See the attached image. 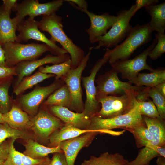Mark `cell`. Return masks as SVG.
Segmentation results:
<instances>
[{"label":"cell","instance_id":"cell-35","mask_svg":"<svg viewBox=\"0 0 165 165\" xmlns=\"http://www.w3.org/2000/svg\"><path fill=\"white\" fill-rule=\"evenodd\" d=\"M157 42L151 50L148 56L153 60L160 57L165 52V35L164 33H157L155 35Z\"/></svg>","mask_w":165,"mask_h":165},{"label":"cell","instance_id":"cell-4","mask_svg":"<svg viewBox=\"0 0 165 165\" xmlns=\"http://www.w3.org/2000/svg\"><path fill=\"white\" fill-rule=\"evenodd\" d=\"M136 4L132 5L128 9H121L117 14L118 19L109 30L104 35L98 38L97 46L90 48L99 49L102 47L108 48L116 46L127 36L133 28L130 22L132 17L137 12Z\"/></svg>","mask_w":165,"mask_h":165},{"label":"cell","instance_id":"cell-17","mask_svg":"<svg viewBox=\"0 0 165 165\" xmlns=\"http://www.w3.org/2000/svg\"><path fill=\"white\" fill-rule=\"evenodd\" d=\"M71 58L67 53L59 56L49 54L41 59L21 62L15 66L17 78L15 87L25 77L31 75L36 69L48 64H54L62 63Z\"/></svg>","mask_w":165,"mask_h":165},{"label":"cell","instance_id":"cell-44","mask_svg":"<svg viewBox=\"0 0 165 165\" xmlns=\"http://www.w3.org/2000/svg\"><path fill=\"white\" fill-rule=\"evenodd\" d=\"M2 5L6 9L11 11L13 10L17 3L16 0H3Z\"/></svg>","mask_w":165,"mask_h":165},{"label":"cell","instance_id":"cell-19","mask_svg":"<svg viewBox=\"0 0 165 165\" xmlns=\"http://www.w3.org/2000/svg\"><path fill=\"white\" fill-rule=\"evenodd\" d=\"M11 11L0 6V42L3 45L10 41L18 42L16 31L19 24L16 18L10 17Z\"/></svg>","mask_w":165,"mask_h":165},{"label":"cell","instance_id":"cell-36","mask_svg":"<svg viewBox=\"0 0 165 165\" xmlns=\"http://www.w3.org/2000/svg\"><path fill=\"white\" fill-rule=\"evenodd\" d=\"M16 138H12L10 142L8 155L4 165H23L21 153L16 150L14 145Z\"/></svg>","mask_w":165,"mask_h":165},{"label":"cell","instance_id":"cell-25","mask_svg":"<svg viewBox=\"0 0 165 165\" xmlns=\"http://www.w3.org/2000/svg\"><path fill=\"white\" fill-rule=\"evenodd\" d=\"M128 161L120 153H109L106 152L99 156H91L89 159L85 160L81 165H124Z\"/></svg>","mask_w":165,"mask_h":165},{"label":"cell","instance_id":"cell-24","mask_svg":"<svg viewBox=\"0 0 165 165\" xmlns=\"http://www.w3.org/2000/svg\"><path fill=\"white\" fill-rule=\"evenodd\" d=\"M24 145L25 150L23 154L34 159L42 158L51 153L63 152L59 145L54 147H47L31 139L27 140Z\"/></svg>","mask_w":165,"mask_h":165},{"label":"cell","instance_id":"cell-1","mask_svg":"<svg viewBox=\"0 0 165 165\" xmlns=\"http://www.w3.org/2000/svg\"><path fill=\"white\" fill-rule=\"evenodd\" d=\"M62 18L57 15L56 12L48 15L43 16L38 21L39 30L46 31L51 36L50 39L59 42L62 48L70 55L72 68H76L81 63L85 57L84 52L75 44L66 35L63 30Z\"/></svg>","mask_w":165,"mask_h":165},{"label":"cell","instance_id":"cell-2","mask_svg":"<svg viewBox=\"0 0 165 165\" xmlns=\"http://www.w3.org/2000/svg\"><path fill=\"white\" fill-rule=\"evenodd\" d=\"M152 32L148 23L133 27L122 43L112 49H106L109 63L111 64L118 61L128 59L137 49L150 41Z\"/></svg>","mask_w":165,"mask_h":165},{"label":"cell","instance_id":"cell-7","mask_svg":"<svg viewBox=\"0 0 165 165\" xmlns=\"http://www.w3.org/2000/svg\"><path fill=\"white\" fill-rule=\"evenodd\" d=\"M91 122L87 130L101 134L102 131L120 128L124 129L144 123L135 104L134 107L128 113L115 117L102 119L96 116L90 118Z\"/></svg>","mask_w":165,"mask_h":165},{"label":"cell","instance_id":"cell-26","mask_svg":"<svg viewBox=\"0 0 165 165\" xmlns=\"http://www.w3.org/2000/svg\"><path fill=\"white\" fill-rule=\"evenodd\" d=\"M72 98L66 85L64 83L60 88L51 94L43 103L45 105H57L70 109Z\"/></svg>","mask_w":165,"mask_h":165},{"label":"cell","instance_id":"cell-32","mask_svg":"<svg viewBox=\"0 0 165 165\" xmlns=\"http://www.w3.org/2000/svg\"><path fill=\"white\" fill-rule=\"evenodd\" d=\"M135 105L142 116L152 118L160 117L155 105L150 100L145 102H138L137 101Z\"/></svg>","mask_w":165,"mask_h":165},{"label":"cell","instance_id":"cell-50","mask_svg":"<svg viewBox=\"0 0 165 165\" xmlns=\"http://www.w3.org/2000/svg\"></svg>","mask_w":165,"mask_h":165},{"label":"cell","instance_id":"cell-29","mask_svg":"<svg viewBox=\"0 0 165 165\" xmlns=\"http://www.w3.org/2000/svg\"><path fill=\"white\" fill-rule=\"evenodd\" d=\"M133 135L138 148L146 146L152 139V136L145 122L125 129Z\"/></svg>","mask_w":165,"mask_h":165},{"label":"cell","instance_id":"cell-38","mask_svg":"<svg viewBox=\"0 0 165 165\" xmlns=\"http://www.w3.org/2000/svg\"><path fill=\"white\" fill-rule=\"evenodd\" d=\"M14 75H16L14 66L9 67L0 66V84L12 79Z\"/></svg>","mask_w":165,"mask_h":165},{"label":"cell","instance_id":"cell-8","mask_svg":"<svg viewBox=\"0 0 165 165\" xmlns=\"http://www.w3.org/2000/svg\"><path fill=\"white\" fill-rule=\"evenodd\" d=\"M157 42V40L155 38L149 46L134 58L118 61L111 64V66L118 73L121 74L122 78L127 79L131 84H135L140 71L146 70L152 72L155 70L147 64V59L150 51Z\"/></svg>","mask_w":165,"mask_h":165},{"label":"cell","instance_id":"cell-10","mask_svg":"<svg viewBox=\"0 0 165 165\" xmlns=\"http://www.w3.org/2000/svg\"><path fill=\"white\" fill-rule=\"evenodd\" d=\"M109 59V54L106 50L103 57L98 60L90 71V75L82 77V80L85 88L86 99L83 112L90 118L94 116L100 110V104L96 99V88L95 85V79L96 75L101 68Z\"/></svg>","mask_w":165,"mask_h":165},{"label":"cell","instance_id":"cell-21","mask_svg":"<svg viewBox=\"0 0 165 165\" xmlns=\"http://www.w3.org/2000/svg\"><path fill=\"white\" fill-rule=\"evenodd\" d=\"M92 131L94 130H82L72 125L64 124L61 128L54 132L49 137V147H57L63 141L77 137Z\"/></svg>","mask_w":165,"mask_h":165},{"label":"cell","instance_id":"cell-18","mask_svg":"<svg viewBox=\"0 0 165 165\" xmlns=\"http://www.w3.org/2000/svg\"><path fill=\"white\" fill-rule=\"evenodd\" d=\"M51 113L65 125H72L82 129L87 130L91 122L90 118L83 112H75L68 108L57 105H49Z\"/></svg>","mask_w":165,"mask_h":165},{"label":"cell","instance_id":"cell-12","mask_svg":"<svg viewBox=\"0 0 165 165\" xmlns=\"http://www.w3.org/2000/svg\"><path fill=\"white\" fill-rule=\"evenodd\" d=\"M38 29V21L29 18L24 19L18 25V42H27L30 39H33L49 46L51 50V53L56 56L68 53L63 48L57 46L56 42L48 39Z\"/></svg>","mask_w":165,"mask_h":165},{"label":"cell","instance_id":"cell-11","mask_svg":"<svg viewBox=\"0 0 165 165\" xmlns=\"http://www.w3.org/2000/svg\"><path fill=\"white\" fill-rule=\"evenodd\" d=\"M64 1L55 0L40 3L38 0H25L17 3L13 10L16 12L15 17L19 23L27 16L29 18L34 19L39 15H48L56 12L63 5Z\"/></svg>","mask_w":165,"mask_h":165},{"label":"cell","instance_id":"cell-34","mask_svg":"<svg viewBox=\"0 0 165 165\" xmlns=\"http://www.w3.org/2000/svg\"><path fill=\"white\" fill-rule=\"evenodd\" d=\"M24 134L21 130L13 128L7 123H0V145L7 138H24Z\"/></svg>","mask_w":165,"mask_h":165},{"label":"cell","instance_id":"cell-47","mask_svg":"<svg viewBox=\"0 0 165 165\" xmlns=\"http://www.w3.org/2000/svg\"><path fill=\"white\" fill-rule=\"evenodd\" d=\"M156 163L157 165H165V157L162 156H158Z\"/></svg>","mask_w":165,"mask_h":165},{"label":"cell","instance_id":"cell-41","mask_svg":"<svg viewBox=\"0 0 165 165\" xmlns=\"http://www.w3.org/2000/svg\"><path fill=\"white\" fill-rule=\"evenodd\" d=\"M76 9L84 13L88 10V5L86 2L84 0H65Z\"/></svg>","mask_w":165,"mask_h":165},{"label":"cell","instance_id":"cell-22","mask_svg":"<svg viewBox=\"0 0 165 165\" xmlns=\"http://www.w3.org/2000/svg\"><path fill=\"white\" fill-rule=\"evenodd\" d=\"M159 156L165 157V146L156 147L150 143L140 150L134 160L125 165H149L152 159Z\"/></svg>","mask_w":165,"mask_h":165},{"label":"cell","instance_id":"cell-20","mask_svg":"<svg viewBox=\"0 0 165 165\" xmlns=\"http://www.w3.org/2000/svg\"><path fill=\"white\" fill-rule=\"evenodd\" d=\"M2 115L6 123L13 128L21 130L30 127L29 116L16 105L13 104L10 110Z\"/></svg>","mask_w":165,"mask_h":165},{"label":"cell","instance_id":"cell-31","mask_svg":"<svg viewBox=\"0 0 165 165\" xmlns=\"http://www.w3.org/2000/svg\"><path fill=\"white\" fill-rule=\"evenodd\" d=\"M11 80L0 84V112L2 114L8 112L12 106L11 100L9 95Z\"/></svg>","mask_w":165,"mask_h":165},{"label":"cell","instance_id":"cell-27","mask_svg":"<svg viewBox=\"0 0 165 165\" xmlns=\"http://www.w3.org/2000/svg\"><path fill=\"white\" fill-rule=\"evenodd\" d=\"M165 82V69L159 68L149 73H139L135 85L138 86H144L151 88Z\"/></svg>","mask_w":165,"mask_h":165},{"label":"cell","instance_id":"cell-14","mask_svg":"<svg viewBox=\"0 0 165 165\" xmlns=\"http://www.w3.org/2000/svg\"><path fill=\"white\" fill-rule=\"evenodd\" d=\"M31 129L39 138L49 139L55 131L64 124L59 118L45 109H42L31 119Z\"/></svg>","mask_w":165,"mask_h":165},{"label":"cell","instance_id":"cell-30","mask_svg":"<svg viewBox=\"0 0 165 165\" xmlns=\"http://www.w3.org/2000/svg\"><path fill=\"white\" fill-rule=\"evenodd\" d=\"M71 58L64 61L51 66H42L38 68V71L45 73L50 74L56 76V80L62 79L72 69Z\"/></svg>","mask_w":165,"mask_h":165},{"label":"cell","instance_id":"cell-39","mask_svg":"<svg viewBox=\"0 0 165 165\" xmlns=\"http://www.w3.org/2000/svg\"><path fill=\"white\" fill-rule=\"evenodd\" d=\"M150 88L146 86H140L138 90L135 98L138 102L147 101L149 100V92Z\"/></svg>","mask_w":165,"mask_h":165},{"label":"cell","instance_id":"cell-16","mask_svg":"<svg viewBox=\"0 0 165 165\" xmlns=\"http://www.w3.org/2000/svg\"><path fill=\"white\" fill-rule=\"evenodd\" d=\"M98 134V133L92 131L60 143L59 146L65 155L68 165H74L80 150L84 147H88Z\"/></svg>","mask_w":165,"mask_h":165},{"label":"cell","instance_id":"cell-15","mask_svg":"<svg viewBox=\"0 0 165 165\" xmlns=\"http://www.w3.org/2000/svg\"><path fill=\"white\" fill-rule=\"evenodd\" d=\"M84 13L88 16L90 21V27L85 31L91 43L96 42L98 38L105 35L118 19L117 16L110 15L107 13L97 15L88 10Z\"/></svg>","mask_w":165,"mask_h":165},{"label":"cell","instance_id":"cell-37","mask_svg":"<svg viewBox=\"0 0 165 165\" xmlns=\"http://www.w3.org/2000/svg\"><path fill=\"white\" fill-rule=\"evenodd\" d=\"M23 165H50L51 159L48 156L36 159L32 158L21 153Z\"/></svg>","mask_w":165,"mask_h":165},{"label":"cell","instance_id":"cell-43","mask_svg":"<svg viewBox=\"0 0 165 165\" xmlns=\"http://www.w3.org/2000/svg\"><path fill=\"white\" fill-rule=\"evenodd\" d=\"M10 142H4L0 145V160H5L9 153Z\"/></svg>","mask_w":165,"mask_h":165},{"label":"cell","instance_id":"cell-45","mask_svg":"<svg viewBox=\"0 0 165 165\" xmlns=\"http://www.w3.org/2000/svg\"><path fill=\"white\" fill-rule=\"evenodd\" d=\"M2 45L0 42V66L8 67L6 63L5 52Z\"/></svg>","mask_w":165,"mask_h":165},{"label":"cell","instance_id":"cell-23","mask_svg":"<svg viewBox=\"0 0 165 165\" xmlns=\"http://www.w3.org/2000/svg\"><path fill=\"white\" fill-rule=\"evenodd\" d=\"M150 14L151 20L149 24L153 31L164 33L165 30V2L145 7Z\"/></svg>","mask_w":165,"mask_h":165},{"label":"cell","instance_id":"cell-40","mask_svg":"<svg viewBox=\"0 0 165 165\" xmlns=\"http://www.w3.org/2000/svg\"><path fill=\"white\" fill-rule=\"evenodd\" d=\"M53 154L50 165H68L66 158L63 152Z\"/></svg>","mask_w":165,"mask_h":165},{"label":"cell","instance_id":"cell-3","mask_svg":"<svg viewBox=\"0 0 165 165\" xmlns=\"http://www.w3.org/2000/svg\"><path fill=\"white\" fill-rule=\"evenodd\" d=\"M2 47L5 52L6 63L9 67H13L23 61L37 59L47 52H51L50 48L43 43L22 44L10 41L4 44Z\"/></svg>","mask_w":165,"mask_h":165},{"label":"cell","instance_id":"cell-48","mask_svg":"<svg viewBox=\"0 0 165 165\" xmlns=\"http://www.w3.org/2000/svg\"><path fill=\"white\" fill-rule=\"evenodd\" d=\"M0 123H6L3 116V115L0 112Z\"/></svg>","mask_w":165,"mask_h":165},{"label":"cell","instance_id":"cell-42","mask_svg":"<svg viewBox=\"0 0 165 165\" xmlns=\"http://www.w3.org/2000/svg\"><path fill=\"white\" fill-rule=\"evenodd\" d=\"M159 2L158 0H137L136 12L141 8H145L150 6L157 4Z\"/></svg>","mask_w":165,"mask_h":165},{"label":"cell","instance_id":"cell-6","mask_svg":"<svg viewBox=\"0 0 165 165\" xmlns=\"http://www.w3.org/2000/svg\"><path fill=\"white\" fill-rule=\"evenodd\" d=\"M138 90L119 96L108 95L97 99L101 108L94 116L107 119L128 113L134 106Z\"/></svg>","mask_w":165,"mask_h":165},{"label":"cell","instance_id":"cell-13","mask_svg":"<svg viewBox=\"0 0 165 165\" xmlns=\"http://www.w3.org/2000/svg\"><path fill=\"white\" fill-rule=\"evenodd\" d=\"M64 84L62 79L56 80L51 84L44 86H38L32 91L23 95L19 98L23 108L31 116L36 115L40 104L51 94Z\"/></svg>","mask_w":165,"mask_h":165},{"label":"cell","instance_id":"cell-46","mask_svg":"<svg viewBox=\"0 0 165 165\" xmlns=\"http://www.w3.org/2000/svg\"><path fill=\"white\" fill-rule=\"evenodd\" d=\"M155 87L160 93L165 97V82L158 85Z\"/></svg>","mask_w":165,"mask_h":165},{"label":"cell","instance_id":"cell-28","mask_svg":"<svg viewBox=\"0 0 165 165\" xmlns=\"http://www.w3.org/2000/svg\"><path fill=\"white\" fill-rule=\"evenodd\" d=\"M55 76L53 74L38 71L32 75L24 77L15 87L13 93L16 96H19L27 89L32 88L38 83Z\"/></svg>","mask_w":165,"mask_h":165},{"label":"cell","instance_id":"cell-9","mask_svg":"<svg viewBox=\"0 0 165 165\" xmlns=\"http://www.w3.org/2000/svg\"><path fill=\"white\" fill-rule=\"evenodd\" d=\"M91 50L85 56L80 64L76 68L72 69L62 79L68 87L72 98L69 109L76 112H83L84 104L82 100V92L81 86L82 75L85 68L91 53Z\"/></svg>","mask_w":165,"mask_h":165},{"label":"cell","instance_id":"cell-33","mask_svg":"<svg viewBox=\"0 0 165 165\" xmlns=\"http://www.w3.org/2000/svg\"><path fill=\"white\" fill-rule=\"evenodd\" d=\"M149 96L156 106L160 116L165 119V97L162 95L155 87L150 88Z\"/></svg>","mask_w":165,"mask_h":165},{"label":"cell","instance_id":"cell-49","mask_svg":"<svg viewBox=\"0 0 165 165\" xmlns=\"http://www.w3.org/2000/svg\"><path fill=\"white\" fill-rule=\"evenodd\" d=\"M5 160H0V165H4Z\"/></svg>","mask_w":165,"mask_h":165},{"label":"cell","instance_id":"cell-5","mask_svg":"<svg viewBox=\"0 0 165 165\" xmlns=\"http://www.w3.org/2000/svg\"><path fill=\"white\" fill-rule=\"evenodd\" d=\"M118 74L112 68L98 76L95 81L97 84V100L108 95L120 96L137 91L139 89L140 86H133L128 82L121 81L119 78Z\"/></svg>","mask_w":165,"mask_h":165}]
</instances>
